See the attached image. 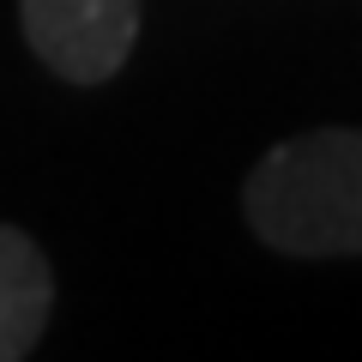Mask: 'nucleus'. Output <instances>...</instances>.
I'll use <instances>...</instances> for the list:
<instances>
[{
    "label": "nucleus",
    "mask_w": 362,
    "mask_h": 362,
    "mask_svg": "<svg viewBox=\"0 0 362 362\" xmlns=\"http://www.w3.org/2000/svg\"><path fill=\"white\" fill-rule=\"evenodd\" d=\"M25 37L66 85H109L139 37V0H18Z\"/></svg>",
    "instance_id": "nucleus-2"
},
{
    "label": "nucleus",
    "mask_w": 362,
    "mask_h": 362,
    "mask_svg": "<svg viewBox=\"0 0 362 362\" xmlns=\"http://www.w3.org/2000/svg\"><path fill=\"white\" fill-rule=\"evenodd\" d=\"M254 235L296 259L362 254V133L320 127L272 145L242 187Z\"/></svg>",
    "instance_id": "nucleus-1"
},
{
    "label": "nucleus",
    "mask_w": 362,
    "mask_h": 362,
    "mask_svg": "<svg viewBox=\"0 0 362 362\" xmlns=\"http://www.w3.org/2000/svg\"><path fill=\"white\" fill-rule=\"evenodd\" d=\"M54 308V278L42 247L25 230L0 223V362H18L37 350Z\"/></svg>",
    "instance_id": "nucleus-3"
}]
</instances>
